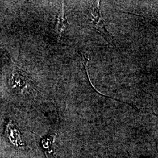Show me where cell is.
Returning a JSON list of instances; mask_svg holds the SVG:
<instances>
[{"instance_id": "obj_1", "label": "cell", "mask_w": 158, "mask_h": 158, "mask_svg": "<svg viewBox=\"0 0 158 158\" xmlns=\"http://www.w3.org/2000/svg\"><path fill=\"white\" fill-rule=\"evenodd\" d=\"M90 15L91 23L93 28L96 32L100 34L108 44L114 45L113 39L106 28L102 17L101 1H94L91 2Z\"/></svg>"}, {"instance_id": "obj_2", "label": "cell", "mask_w": 158, "mask_h": 158, "mask_svg": "<svg viewBox=\"0 0 158 158\" xmlns=\"http://www.w3.org/2000/svg\"><path fill=\"white\" fill-rule=\"evenodd\" d=\"M6 135L10 142L14 145L17 147L23 145L20 133L15 125L12 123L11 121H9L6 127Z\"/></svg>"}, {"instance_id": "obj_3", "label": "cell", "mask_w": 158, "mask_h": 158, "mask_svg": "<svg viewBox=\"0 0 158 158\" xmlns=\"http://www.w3.org/2000/svg\"><path fill=\"white\" fill-rule=\"evenodd\" d=\"M69 26V24L66 19L65 15V10L64 3H63L61 9L59 12V15L57 17V22L56 24V32L57 39L59 40L62 36L63 32L64 30Z\"/></svg>"}]
</instances>
